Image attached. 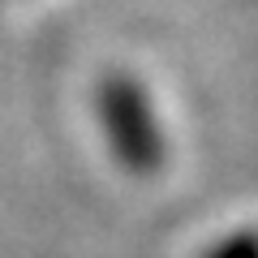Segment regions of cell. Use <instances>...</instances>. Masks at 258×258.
<instances>
[{
  "instance_id": "obj_1",
  "label": "cell",
  "mask_w": 258,
  "mask_h": 258,
  "mask_svg": "<svg viewBox=\"0 0 258 258\" xmlns=\"http://www.w3.org/2000/svg\"><path fill=\"white\" fill-rule=\"evenodd\" d=\"M103 116H108V134L116 142L120 159L138 172H151L159 164V129L147 120V103H142L138 86L129 78H108L103 86Z\"/></svg>"
}]
</instances>
